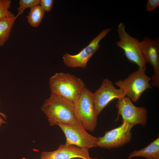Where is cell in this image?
<instances>
[{
	"label": "cell",
	"mask_w": 159,
	"mask_h": 159,
	"mask_svg": "<svg viewBox=\"0 0 159 159\" xmlns=\"http://www.w3.org/2000/svg\"><path fill=\"white\" fill-rule=\"evenodd\" d=\"M74 103L59 95L51 93L41 109L47 117L50 126L59 123L73 124L77 121L74 113Z\"/></svg>",
	"instance_id": "1"
},
{
	"label": "cell",
	"mask_w": 159,
	"mask_h": 159,
	"mask_svg": "<svg viewBox=\"0 0 159 159\" xmlns=\"http://www.w3.org/2000/svg\"><path fill=\"white\" fill-rule=\"evenodd\" d=\"M51 93L59 95L74 103L86 87L80 78L69 73H56L49 80Z\"/></svg>",
	"instance_id": "2"
},
{
	"label": "cell",
	"mask_w": 159,
	"mask_h": 159,
	"mask_svg": "<svg viewBox=\"0 0 159 159\" xmlns=\"http://www.w3.org/2000/svg\"><path fill=\"white\" fill-rule=\"evenodd\" d=\"M74 105L76 120L85 130L94 131L97 124V116L94 105L93 93L85 87Z\"/></svg>",
	"instance_id": "3"
},
{
	"label": "cell",
	"mask_w": 159,
	"mask_h": 159,
	"mask_svg": "<svg viewBox=\"0 0 159 159\" xmlns=\"http://www.w3.org/2000/svg\"><path fill=\"white\" fill-rule=\"evenodd\" d=\"M146 66L138 67V70L129 74L123 80H120L115 85L124 91L132 102H137L146 90L151 89L150 81L151 78L145 73Z\"/></svg>",
	"instance_id": "4"
},
{
	"label": "cell",
	"mask_w": 159,
	"mask_h": 159,
	"mask_svg": "<svg viewBox=\"0 0 159 159\" xmlns=\"http://www.w3.org/2000/svg\"><path fill=\"white\" fill-rule=\"evenodd\" d=\"M116 31L119 40L116 44L123 50L127 59L138 67L146 66L147 62L140 46V42L126 32L125 25L122 22L118 25Z\"/></svg>",
	"instance_id": "5"
},
{
	"label": "cell",
	"mask_w": 159,
	"mask_h": 159,
	"mask_svg": "<svg viewBox=\"0 0 159 159\" xmlns=\"http://www.w3.org/2000/svg\"><path fill=\"white\" fill-rule=\"evenodd\" d=\"M57 125L65 135L66 145L87 149L97 147L98 138L88 133L78 121L70 125L59 123Z\"/></svg>",
	"instance_id": "6"
},
{
	"label": "cell",
	"mask_w": 159,
	"mask_h": 159,
	"mask_svg": "<svg viewBox=\"0 0 159 159\" xmlns=\"http://www.w3.org/2000/svg\"><path fill=\"white\" fill-rule=\"evenodd\" d=\"M112 29L110 28L103 30L77 54L71 55L68 53L65 54L62 56V59L65 65L71 68H86L88 61L99 48L100 41Z\"/></svg>",
	"instance_id": "7"
},
{
	"label": "cell",
	"mask_w": 159,
	"mask_h": 159,
	"mask_svg": "<svg viewBox=\"0 0 159 159\" xmlns=\"http://www.w3.org/2000/svg\"><path fill=\"white\" fill-rule=\"evenodd\" d=\"M116 106L118 115H120L123 122L133 126L138 124L145 127L147 120V111L144 107L135 105L128 97L118 100Z\"/></svg>",
	"instance_id": "8"
},
{
	"label": "cell",
	"mask_w": 159,
	"mask_h": 159,
	"mask_svg": "<svg viewBox=\"0 0 159 159\" xmlns=\"http://www.w3.org/2000/svg\"><path fill=\"white\" fill-rule=\"evenodd\" d=\"M134 126L122 122L119 126L105 132L98 137L97 147L110 149L119 148L129 143L132 138L131 130Z\"/></svg>",
	"instance_id": "9"
},
{
	"label": "cell",
	"mask_w": 159,
	"mask_h": 159,
	"mask_svg": "<svg viewBox=\"0 0 159 159\" xmlns=\"http://www.w3.org/2000/svg\"><path fill=\"white\" fill-rule=\"evenodd\" d=\"M125 96L123 90L116 88L109 79H104L100 86L93 93L94 105L97 116L112 100H119Z\"/></svg>",
	"instance_id": "10"
},
{
	"label": "cell",
	"mask_w": 159,
	"mask_h": 159,
	"mask_svg": "<svg viewBox=\"0 0 159 159\" xmlns=\"http://www.w3.org/2000/svg\"><path fill=\"white\" fill-rule=\"evenodd\" d=\"M140 45L147 62L153 67L154 74L151 80V85L159 87V40L145 37L140 42Z\"/></svg>",
	"instance_id": "11"
},
{
	"label": "cell",
	"mask_w": 159,
	"mask_h": 159,
	"mask_svg": "<svg viewBox=\"0 0 159 159\" xmlns=\"http://www.w3.org/2000/svg\"><path fill=\"white\" fill-rule=\"evenodd\" d=\"M92 159L90 156L88 149L71 145H60L56 150L42 152V159H71L74 158Z\"/></svg>",
	"instance_id": "12"
},
{
	"label": "cell",
	"mask_w": 159,
	"mask_h": 159,
	"mask_svg": "<svg viewBox=\"0 0 159 159\" xmlns=\"http://www.w3.org/2000/svg\"><path fill=\"white\" fill-rule=\"evenodd\" d=\"M138 157H141L146 159H159V138L145 147L133 151L129 154L128 159Z\"/></svg>",
	"instance_id": "13"
},
{
	"label": "cell",
	"mask_w": 159,
	"mask_h": 159,
	"mask_svg": "<svg viewBox=\"0 0 159 159\" xmlns=\"http://www.w3.org/2000/svg\"><path fill=\"white\" fill-rule=\"evenodd\" d=\"M18 16L6 17L0 20V46H2L9 38L11 28Z\"/></svg>",
	"instance_id": "14"
},
{
	"label": "cell",
	"mask_w": 159,
	"mask_h": 159,
	"mask_svg": "<svg viewBox=\"0 0 159 159\" xmlns=\"http://www.w3.org/2000/svg\"><path fill=\"white\" fill-rule=\"evenodd\" d=\"M44 12L39 5L30 8L29 15L26 16L30 24L33 27H38L42 21Z\"/></svg>",
	"instance_id": "15"
},
{
	"label": "cell",
	"mask_w": 159,
	"mask_h": 159,
	"mask_svg": "<svg viewBox=\"0 0 159 159\" xmlns=\"http://www.w3.org/2000/svg\"><path fill=\"white\" fill-rule=\"evenodd\" d=\"M11 1L10 0H0V20L6 17H14L15 16L9 11Z\"/></svg>",
	"instance_id": "16"
},
{
	"label": "cell",
	"mask_w": 159,
	"mask_h": 159,
	"mask_svg": "<svg viewBox=\"0 0 159 159\" xmlns=\"http://www.w3.org/2000/svg\"><path fill=\"white\" fill-rule=\"evenodd\" d=\"M40 2V0H20L19 2V6L17 9L18 13L17 15L19 16L23 14L24 10L26 8H31L39 5Z\"/></svg>",
	"instance_id": "17"
},
{
	"label": "cell",
	"mask_w": 159,
	"mask_h": 159,
	"mask_svg": "<svg viewBox=\"0 0 159 159\" xmlns=\"http://www.w3.org/2000/svg\"><path fill=\"white\" fill-rule=\"evenodd\" d=\"M53 1V0H41L39 4L44 12H48L51 10Z\"/></svg>",
	"instance_id": "18"
},
{
	"label": "cell",
	"mask_w": 159,
	"mask_h": 159,
	"mask_svg": "<svg viewBox=\"0 0 159 159\" xmlns=\"http://www.w3.org/2000/svg\"><path fill=\"white\" fill-rule=\"evenodd\" d=\"M159 6V0H148L146 5V10L148 11L151 12Z\"/></svg>",
	"instance_id": "19"
},
{
	"label": "cell",
	"mask_w": 159,
	"mask_h": 159,
	"mask_svg": "<svg viewBox=\"0 0 159 159\" xmlns=\"http://www.w3.org/2000/svg\"><path fill=\"white\" fill-rule=\"evenodd\" d=\"M0 103L1 100L0 99ZM0 115L3 117L4 119H7V117L5 114L0 112V127L2 124L6 123V122L1 117Z\"/></svg>",
	"instance_id": "20"
},
{
	"label": "cell",
	"mask_w": 159,
	"mask_h": 159,
	"mask_svg": "<svg viewBox=\"0 0 159 159\" xmlns=\"http://www.w3.org/2000/svg\"><path fill=\"white\" fill-rule=\"evenodd\" d=\"M92 159H99L97 158H92Z\"/></svg>",
	"instance_id": "21"
},
{
	"label": "cell",
	"mask_w": 159,
	"mask_h": 159,
	"mask_svg": "<svg viewBox=\"0 0 159 159\" xmlns=\"http://www.w3.org/2000/svg\"><path fill=\"white\" fill-rule=\"evenodd\" d=\"M22 159H26V158H23Z\"/></svg>",
	"instance_id": "22"
},
{
	"label": "cell",
	"mask_w": 159,
	"mask_h": 159,
	"mask_svg": "<svg viewBox=\"0 0 159 159\" xmlns=\"http://www.w3.org/2000/svg\"></svg>",
	"instance_id": "23"
}]
</instances>
